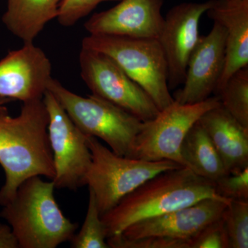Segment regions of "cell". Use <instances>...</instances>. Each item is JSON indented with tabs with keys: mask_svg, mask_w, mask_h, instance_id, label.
Segmentation results:
<instances>
[{
	"mask_svg": "<svg viewBox=\"0 0 248 248\" xmlns=\"http://www.w3.org/2000/svg\"><path fill=\"white\" fill-rule=\"evenodd\" d=\"M205 14L226 33V62L217 96L235 72L248 66V0H211Z\"/></svg>",
	"mask_w": 248,
	"mask_h": 248,
	"instance_id": "cell-15",
	"label": "cell"
},
{
	"mask_svg": "<svg viewBox=\"0 0 248 248\" xmlns=\"http://www.w3.org/2000/svg\"><path fill=\"white\" fill-rule=\"evenodd\" d=\"M53 181L29 178L0 211L9 223L19 248H55L71 241L78 223L64 216L54 197Z\"/></svg>",
	"mask_w": 248,
	"mask_h": 248,
	"instance_id": "cell-3",
	"label": "cell"
},
{
	"mask_svg": "<svg viewBox=\"0 0 248 248\" xmlns=\"http://www.w3.org/2000/svg\"><path fill=\"white\" fill-rule=\"evenodd\" d=\"M199 123L208 134L227 172L248 166V128L221 105L205 112Z\"/></svg>",
	"mask_w": 248,
	"mask_h": 248,
	"instance_id": "cell-16",
	"label": "cell"
},
{
	"mask_svg": "<svg viewBox=\"0 0 248 248\" xmlns=\"http://www.w3.org/2000/svg\"><path fill=\"white\" fill-rule=\"evenodd\" d=\"M52 64L33 42L0 60V97L22 103L43 99L52 79Z\"/></svg>",
	"mask_w": 248,
	"mask_h": 248,
	"instance_id": "cell-12",
	"label": "cell"
},
{
	"mask_svg": "<svg viewBox=\"0 0 248 248\" xmlns=\"http://www.w3.org/2000/svg\"><path fill=\"white\" fill-rule=\"evenodd\" d=\"M226 33L224 28L214 22L207 35H200L191 53L184 86L172 96L176 102H202L216 91L226 62Z\"/></svg>",
	"mask_w": 248,
	"mask_h": 248,
	"instance_id": "cell-11",
	"label": "cell"
},
{
	"mask_svg": "<svg viewBox=\"0 0 248 248\" xmlns=\"http://www.w3.org/2000/svg\"><path fill=\"white\" fill-rule=\"evenodd\" d=\"M230 248H248V201L231 200L221 215Z\"/></svg>",
	"mask_w": 248,
	"mask_h": 248,
	"instance_id": "cell-21",
	"label": "cell"
},
{
	"mask_svg": "<svg viewBox=\"0 0 248 248\" xmlns=\"http://www.w3.org/2000/svg\"><path fill=\"white\" fill-rule=\"evenodd\" d=\"M61 0H7L1 20L25 43L33 42L46 25L58 17Z\"/></svg>",
	"mask_w": 248,
	"mask_h": 248,
	"instance_id": "cell-17",
	"label": "cell"
},
{
	"mask_svg": "<svg viewBox=\"0 0 248 248\" xmlns=\"http://www.w3.org/2000/svg\"><path fill=\"white\" fill-rule=\"evenodd\" d=\"M73 248H110L107 233L98 209L94 194L89 190V201L86 218L79 232L71 241Z\"/></svg>",
	"mask_w": 248,
	"mask_h": 248,
	"instance_id": "cell-20",
	"label": "cell"
},
{
	"mask_svg": "<svg viewBox=\"0 0 248 248\" xmlns=\"http://www.w3.org/2000/svg\"><path fill=\"white\" fill-rule=\"evenodd\" d=\"M217 193L228 200L248 201V166L226 173L215 182Z\"/></svg>",
	"mask_w": 248,
	"mask_h": 248,
	"instance_id": "cell-22",
	"label": "cell"
},
{
	"mask_svg": "<svg viewBox=\"0 0 248 248\" xmlns=\"http://www.w3.org/2000/svg\"><path fill=\"white\" fill-rule=\"evenodd\" d=\"M12 101V99H8V98L0 97V106L6 105Z\"/></svg>",
	"mask_w": 248,
	"mask_h": 248,
	"instance_id": "cell-27",
	"label": "cell"
},
{
	"mask_svg": "<svg viewBox=\"0 0 248 248\" xmlns=\"http://www.w3.org/2000/svg\"><path fill=\"white\" fill-rule=\"evenodd\" d=\"M230 201L204 199L188 206L137 222L117 235L125 239L163 236L192 241L205 227L221 217Z\"/></svg>",
	"mask_w": 248,
	"mask_h": 248,
	"instance_id": "cell-13",
	"label": "cell"
},
{
	"mask_svg": "<svg viewBox=\"0 0 248 248\" xmlns=\"http://www.w3.org/2000/svg\"><path fill=\"white\" fill-rule=\"evenodd\" d=\"M1 1V0H0V1Z\"/></svg>",
	"mask_w": 248,
	"mask_h": 248,
	"instance_id": "cell-28",
	"label": "cell"
},
{
	"mask_svg": "<svg viewBox=\"0 0 248 248\" xmlns=\"http://www.w3.org/2000/svg\"><path fill=\"white\" fill-rule=\"evenodd\" d=\"M217 96L221 107L248 128V66L235 72Z\"/></svg>",
	"mask_w": 248,
	"mask_h": 248,
	"instance_id": "cell-19",
	"label": "cell"
},
{
	"mask_svg": "<svg viewBox=\"0 0 248 248\" xmlns=\"http://www.w3.org/2000/svg\"><path fill=\"white\" fill-rule=\"evenodd\" d=\"M49 122L48 132L53 152L55 188L76 190L86 185L92 155L83 133L70 118L51 93L46 91L43 97Z\"/></svg>",
	"mask_w": 248,
	"mask_h": 248,
	"instance_id": "cell-9",
	"label": "cell"
},
{
	"mask_svg": "<svg viewBox=\"0 0 248 248\" xmlns=\"http://www.w3.org/2000/svg\"><path fill=\"white\" fill-rule=\"evenodd\" d=\"M81 77L92 94L135 116L141 122L159 112L153 99L112 59L81 47L79 56Z\"/></svg>",
	"mask_w": 248,
	"mask_h": 248,
	"instance_id": "cell-8",
	"label": "cell"
},
{
	"mask_svg": "<svg viewBox=\"0 0 248 248\" xmlns=\"http://www.w3.org/2000/svg\"><path fill=\"white\" fill-rule=\"evenodd\" d=\"M107 243L110 248H190L191 241L163 236L125 239L115 235L108 238Z\"/></svg>",
	"mask_w": 248,
	"mask_h": 248,
	"instance_id": "cell-23",
	"label": "cell"
},
{
	"mask_svg": "<svg viewBox=\"0 0 248 248\" xmlns=\"http://www.w3.org/2000/svg\"><path fill=\"white\" fill-rule=\"evenodd\" d=\"M47 91L83 133L103 140L115 154L130 157L143 122L102 98L93 94L82 97L71 92L53 78Z\"/></svg>",
	"mask_w": 248,
	"mask_h": 248,
	"instance_id": "cell-4",
	"label": "cell"
},
{
	"mask_svg": "<svg viewBox=\"0 0 248 248\" xmlns=\"http://www.w3.org/2000/svg\"><path fill=\"white\" fill-rule=\"evenodd\" d=\"M120 1L121 0H61L56 19L60 25L72 27L82 18L89 16L101 3Z\"/></svg>",
	"mask_w": 248,
	"mask_h": 248,
	"instance_id": "cell-24",
	"label": "cell"
},
{
	"mask_svg": "<svg viewBox=\"0 0 248 248\" xmlns=\"http://www.w3.org/2000/svg\"><path fill=\"white\" fill-rule=\"evenodd\" d=\"M48 122L43 99L23 103L16 117L10 115L6 105L0 106V165L6 177L0 189L1 206L14 198L18 187L29 178L55 177Z\"/></svg>",
	"mask_w": 248,
	"mask_h": 248,
	"instance_id": "cell-1",
	"label": "cell"
},
{
	"mask_svg": "<svg viewBox=\"0 0 248 248\" xmlns=\"http://www.w3.org/2000/svg\"><path fill=\"white\" fill-rule=\"evenodd\" d=\"M163 4L164 0H121L93 14L85 22V30L89 35L158 39L164 20Z\"/></svg>",
	"mask_w": 248,
	"mask_h": 248,
	"instance_id": "cell-14",
	"label": "cell"
},
{
	"mask_svg": "<svg viewBox=\"0 0 248 248\" xmlns=\"http://www.w3.org/2000/svg\"><path fill=\"white\" fill-rule=\"evenodd\" d=\"M181 154L185 167L204 179L215 182L228 173L216 148L199 121L186 135L181 147Z\"/></svg>",
	"mask_w": 248,
	"mask_h": 248,
	"instance_id": "cell-18",
	"label": "cell"
},
{
	"mask_svg": "<svg viewBox=\"0 0 248 248\" xmlns=\"http://www.w3.org/2000/svg\"><path fill=\"white\" fill-rule=\"evenodd\" d=\"M81 46L112 59L146 91L159 110L174 102L168 84L166 59L158 39L89 35Z\"/></svg>",
	"mask_w": 248,
	"mask_h": 248,
	"instance_id": "cell-5",
	"label": "cell"
},
{
	"mask_svg": "<svg viewBox=\"0 0 248 248\" xmlns=\"http://www.w3.org/2000/svg\"><path fill=\"white\" fill-rule=\"evenodd\" d=\"M220 105L218 96L192 104L174 101L155 118L143 122L134 140L130 157L147 161L169 160L185 167L181 147L186 135L205 112Z\"/></svg>",
	"mask_w": 248,
	"mask_h": 248,
	"instance_id": "cell-7",
	"label": "cell"
},
{
	"mask_svg": "<svg viewBox=\"0 0 248 248\" xmlns=\"http://www.w3.org/2000/svg\"><path fill=\"white\" fill-rule=\"evenodd\" d=\"M0 248H19L17 239L9 225L0 223Z\"/></svg>",
	"mask_w": 248,
	"mask_h": 248,
	"instance_id": "cell-26",
	"label": "cell"
},
{
	"mask_svg": "<svg viewBox=\"0 0 248 248\" xmlns=\"http://www.w3.org/2000/svg\"><path fill=\"white\" fill-rule=\"evenodd\" d=\"M190 248H230L221 217L196 235L191 241Z\"/></svg>",
	"mask_w": 248,
	"mask_h": 248,
	"instance_id": "cell-25",
	"label": "cell"
},
{
	"mask_svg": "<svg viewBox=\"0 0 248 248\" xmlns=\"http://www.w3.org/2000/svg\"><path fill=\"white\" fill-rule=\"evenodd\" d=\"M92 163L86 185L94 194L101 216L124 197L159 173L184 167L169 160L147 161L115 154L97 138L87 135Z\"/></svg>",
	"mask_w": 248,
	"mask_h": 248,
	"instance_id": "cell-6",
	"label": "cell"
},
{
	"mask_svg": "<svg viewBox=\"0 0 248 248\" xmlns=\"http://www.w3.org/2000/svg\"><path fill=\"white\" fill-rule=\"evenodd\" d=\"M211 0L204 2H184L173 6L164 17L158 40L167 64L170 91L183 84L187 62L198 42L199 24Z\"/></svg>",
	"mask_w": 248,
	"mask_h": 248,
	"instance_id": "cell-10",
	"label": "cell"
},
{
	"mask_svg": "<svg viewBox=\"0 0 248 248\" xmlns=\"http://www.w3.org/2000/svg\"><path fill=\"white\" fill-rule=\"evenodd\" d=\"M207 198L224 199L217 193L215 182L197 175L188 168L159 173L101 216L107 230V239L120 234L137 222Z\"/></svg>",
	"mask_w": 248,
	"mask_h": 248,
	"instance_id": "cell-2",
	"label": "cell"
}]
</instances>
